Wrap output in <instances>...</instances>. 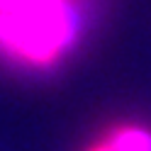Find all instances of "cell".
I'll use <instances>...</instances> for the list:
<instances>
[{
    "instance_id": "cell-2",
    "label": "cell",
    "mask_w": 151,
    "mask_h": 151,
    "mask_svg": "<svg viewBox=\"0 0 151 151\" xmlns=\"http://www.w3.org/2000/svg\"><path fill=\"white\" fill-rule=\"evenodd\" d=\"M81 151H151V122L115 119L98 129Z\"/></svg>"
},
{
    "instance_id": "cell-1",
    "label": "cell",
    "mask_w": 151,
    "mask_h": 151,
    "mask_svg": "<svg viewBox=\"0 0 151 151\" xmlns=\"http://www.w3.org/2000/svg\"><path fill=\"white\" fill-rule=\"evenodd\" d=\"M88 27V0H0V61L49 73L71 59Z\"/></svg>"
}]
</instances>
